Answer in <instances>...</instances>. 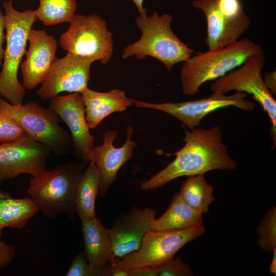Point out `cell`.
I'll return each mask as SVG.
<instances>
[{"label": "cell", "instance_id": "2", "mask_svg": "<svg viewBox=\"0 0 276 276\" xmlns=\"http://www.w3.org/2000/svg\"><path fill=\"white\" fill-rule=\"evenodd\" d=\"M172 20L170 14L159 15L156 11L149 16L136 17L135 24L142 32L141 37L125 47L122 59L133 56L138 60L152 57L163 63L169 71L177 63L187 60L195 51L173 32Z\"/></svg>", "mask_w": 276, "mask_h": 276}, {"label": "cell", "instance_id": "36", "mask_svg": "<svg viewBox=\"0 0 276 276\" xmlns=\"http://www.w3.org/2000/svg\"><path fill=\"white\" fill-rule=\"evenodd\" d=\"M11 1H12V0H11Z\"/></svg>", "mask_w": 276, "mask_h": 276}, {"label": "cell", "instance_id": "8", "mask_svg": "<svg viewBox=\"0 0 276 276\" xmlns=\"http://www.w3.org/2000/svg\"><path fill=\"white\" fill-rule=\"evenodd\" d=\"M265 56L261 50L249 57L237 69L235 68L217 79L211 85L213 93L225 94L231 90L250 94L262 106L271 122L270 135L276 143V101L266 86L262 76Z\"/></svg>", "mask_w": 276, "mask_h": 276}, {"label": "cell", "instance_id": "33", "mask_svg": "<svg viewBox=\"0 0 276 276\" xmlns=\"http://www.w3.org/2000/svg\"><path fill=\"white\" fill-rule=\"evenodd\" d=\"M132 1L136 6L140 13V15L143 17L147 16V13L143 7L144 0H132Z\"/></svg>", "mask_w": 276, "mask_h": 276}, {"label": "cell", "instance_id": "15", "mask_svg": "<svg viewBox=\"0 0 276 276\" xmlns=\"http://www.w3.org/2000/svg\"><path fill=\"white\" fill-rule=\"evenodd\" d=\"M156 211L136 206L116 217L109 229L115 258H121L137 250L145 234L151 231V222L156 218Z\"/></svg>", "mask_w": 276, "mask_h": 276}, {"label": "cell", "instance_id": "1", "mask_svg": "<svg viewBox=\"0 0 276 276\" xmlns=\"http://www.w3.org/2000/svg\"><path fill=\"white\" fill-rule=\"evenodd\" d=\"M185 130V145L172 154L174 160L163 170L141 184L143 190H153L181 176H191L215 170H233L237 162L227 152L222 141V131L219 125L208 129L200 127Z\"/></svg>", "mask_w": 276, "mask_h": 276}, {"label": "cell", "instance_id": "27", "mask_svg": "<svg viewBox=\"0 0 276 276\" xmlns=\"http://www.w3.org/2000/svg\"><path fill=\"white\" fill-rule=\"evenodd\" d=\"M65 275L101 276V274L89 265L83 251H81L73 259Z\"/></svg>", "mask_w": 276, "mask_h": 276}, {"label": "cell", "instance_id": "29", "mask_svg": "<svg viewBox=\"0 0 276 276\" xmlns=\"http://www.w3.org/2000/svg\"><path fill=\"white\" fill-rule=\"evenodd\" d=\"M2 235V232L0 230V268L10 264L16 255L15 248L1 240Z\"/></svg>", "mask_w": 276, "mask_h": 276}, {"label": "cell", "instance_id": "5", "mask_svg": "<svg viewBox=\"0 0 276 276\" xmlns=\"http://www.w3.org/2000/svg\"><path fill=\"white\" fill-rule=\"evenodd\" d=\"M84 164H60L31 177L27 193L45 217L52 219L66 214L74 218L75 193Z\"/></svg>", "mask_w": 276, "mask_h": 276}, {"label": "cell", "instance_id": "9", "mask_svg": "<svg viewBox=\"0 0 276 276\" xmlns=\"http://www.w3.org/2000/svg\"><path fill=\"white\" fill-rule=\"evenodd\" d=\"M59 42L67 53L103 64L112 56V34L105 20L96 14H75L68 29L60 36Z\"/></svg>", "mask_w": 276, "mask_h": 276}, {"label": "cell", "instance_id": "19", "mask_svg": "<svg viewBox=\"0 0 276 276\" xmlns=\"http://www.w3.org/2000/svg\"><path fill=\"white\" fill-rule=\"evenodd\" d=\"M81 95L89 129L96 128L110 114L123 111L133 104V99L127 97L124 90L118 88L103 93L87 87Z\"/></svg>", "mask_w": 276, "mask_h": 276}, {"label": "cell", "instance_id": "14", "mask_svg": "<svg viewBox=\"0 0 276 276\" xmlns=\"http://www.w3.org/2000/svg\"><path fill=\"white\" fill-rule=\"evenodd\" d=\"M133 131L131 126L127 127L126 140L120 147L113 145L118 131H107L103 135V144L94 146L88 155V162L93 160L95 163L100 174L99 195L101 198L105 196L115 181L119 169L133 156L134 149L137 147L136 142L131 140Z\"/></svg>", "mask_w": 276, "mask_h": 276}, {"label": "cell", "instance_id": "30", "mask_svg": "<svg viewBox=\"0 0 276 276\" xmlns=\"http://www.w3.org/2000/svg\"><path fill=\"white\" fill-rule=\"evenodd\" d=\"M130 276H158V266L144 267L129 270Z\"/></svg>", "mask_w": 276, "mask_h": 276}, {"label": "cell", "instance_id": "21", "mask_svg": "<svg viewBox=\"0 0 276 276\" xmlns=\"http://www.w3.org/2000/svg\"><path fill=\"white\" fill-rule=\"evenodd\" d=\"M201 224L202 214L187 204L177 192L166 212L151 222V227L155 231L178 230Z\"/></svg>", "mask_w": 276, "mask_h": 276}, {"label": "cell", "instance_id": "26", "mask_svg": "<svg viewBox=\"0 0 276 276\" xmlns=\"http://www.w3.org/2000/svg\"><path fill=\"white\" fill-rule=\"evenodd\" d=\"M27 136L21 126L10 116L0 112V143L14 141Z\"/></svg>", "mask_w": 276, "mask_h": 276}, {"label": "cell", "instance_id": "3", "mask_svg": "<svg viewBox=\"0 0 276 276\" xmlns=\"http://www.w3.org/2000/svg\"><path fill=\"white\" fill-rule=\"evenodd\" d=\"M12 1H4L6 45L0 72V95L13 105L22 104L26 88L18 79V71L24 55L29 33L37 20L35 10H16Z\"/></svg>", "mask_w": 276, "mask_h": 276}, {"label": "cell", "instance_id": "25", "mask_svg": "<svg viewBox=\"0 0 276 276\" xmlns=\"http://www.w3.org/2000/svg\"><path fill=\"white\" fill-rule=\"evenodd\" d=\"M256 231L259 237L258 245L267 252L276 250V209L267 211Z\"/></svg>", "mask_w": 276, "mask_h": 276}, {"label": "cell", "instance_id": "18", "mask_svg": "<svg viewBox=\"0 0 276 276\" xmlns=\"http://www.w3.org/2000/svg\"><path fill=\"white\" fill-rule=\"evenodd\" d=\"M84 250L89 265L101 276H106L108 268L115 260L109 229L97 217L82 222Z\"/></svg>", "mask_w": 276, "mask_h": 276}, {"label": "cell", "instance_id": "11", "mask_svg": "<svg viewBox=\"0 0 276 276\" xmlns=\"http://www.w3.org/2000/svg\"><path fill=\"white\" fill-rule=\"evenodd\" d=\"M246 93L237 91L230 96L213 93L206 98L179 103L168 102L157 104L133 99V103L138 107L166 112L192 130L200 127L201 121L206 116L220 108L234 106L246 111H252L256 104L246 99Z\"/></svg>", "mask_w": 276, "mask_h": 276}, {"label": "cell", "instance_id": "28", "mask_svg": "<svg viewBox=\"0 0 276 276\" xmlns=\"http://www.w3.org/2000/svg\"><path fill=\"white\" fill-rule=\"evenodd\" d=\"M159 276H191L193 275L190 265L184 262L180 257L158 266Z\"/></svg>", "mask_w": 276, "mask_h": 276}, {"label": "cell", "instance_id": "10", "mask_svg": "<svg viewBox=\"0 0 276 276\" xmlns=\"http://www.w3.org/2000/svg\"><path fill=\"white\" fill-rule=\"evenodd\" d=\"M192 5L205 16L209 50L236 42L251 24L241 0H193Z\"/></svg>", "mask_w": 276, "mask_h": 276}, {"label": "cell", "instance_id": "24", "mask_svg": "<svg viewBox=\"0 0 276 276\" xmlns=\"http://www.w3.org/2000/svg\"><path fill=\"white\" fill-rule=\"evenodd\" d=\"M39 2L36 15L45 26L70 23L77 7L76 0H39Z\"/></svg>", "mask_w": 276, "mask_h": 276}, {"label": "cell", "instance_id": "20", "mask_svg": "<svg viewBox=\"0 0 276 276\" xmlns=\"http://www.w3.org/2000/svg\"><path fill=\"white\" fill-rule=\"evenodd\" d=\"M100 176L95 163L83 170L78 182L75 196V212L81 221L96 217L95 201L99 193Z\"/></svg>", "mask_w": 276, "mask_h": 276}, {"label": "cell", "instance_id": "32", "mask_svg": "<svg viewBox=\"0 0 276 276\" xmlns=\"http://www.w3.org/2000/svg\"><path fill=\"white\" fill-rule=\"evenodd\" d=\"M264 81L272 94H276V72L275 71L264 74Z\"/></svg>", "mask_w": 276, "mask_h": 276}, {"label": "cell", "instance_id": "6", "mask_svg": "<svg viewBox=\"0 0 276 276\" xmlns=\"http://www.w3.org/2000/svg\"><path fill=\"white\" fill-rule=\"evenodd\" d=\"M0 112L13 118L29 139L57 155L68 153L74 147L71 134L60 125L61 119L50 107H43L35 101L13 105L0 98Z\"/></svg>", "mask_w": 276, "mask_h": 276}, {"label": "cell", "instance_id": "4", "mask_svg": "<svg viewBox=\"0 0 276 276\" xmlns=\"http://www.w3.org/2000/svg\"><path fill=\"white\" fill-rule=\"evenodd\" d=\"M262 47L247 38L223 48L198 52L183 62L180 78L183 94L197 95L205 82L215 80L242 65Z\"/></svg>", "mask_w": 276, "mask_h": 276}, {"label": "cell", "instance_id": "12", "mask_svg": "<svg viewBox=\"0 0 276 276\" xmlns=\"http://www.w3.org/2000/svg\"><path fill=\"white\" fill-rule=\"evenodd\" d=\"M93 62L68 53L62 58L56 57L37 91V96L45 100L63 91L81 94L88 87Z\"/></svg>", "mask_w": 276, "mask_h": 276}, {"label": "cell", "instance_id": "35", "mask_svg": "<svg viewBox=\"0 0 276 276\" xmlns=\"http://www.w3.org/2000/svg\"><path fill=\"white\" fill-rule=\"evenodd\" d=\"M11 197V195L7 192L2 191L0 189V199L8 198Z\"/></svg>", "mask_w": 276, "mask_h": 276}, {"label": "cell", "instance_id": "23", "mask_svg": "<svg viewBox=\"0 0 276 276\" xmlns=\"http://www.w3.org/2000/svg\"><path fill=\"white\" fill-rule=\"evenodd\" d=\"M214 187L206 181L204 174L189 176L182 183L179 195L196 211L201 214L209 211V206L215 199Z\"/></svg>", "mask_w": 276, "mask_h": 276}, {"label": "cell", "instance_id": "13", "mask_svg": "<svg viewBox=\"0 0 276 276\" xmlns=\"http://www.w3.org/2000/svg\"><path fill=\"white\" fill-rule=\"evenodd\" d=\"M50 152L28 136L0 144V186L21 174L38 175L45 170Z\"/></svg>", "mask_w": 276, "mask_h": 276}, {"label": "cell", "instance_id": "17", "mask_svg": "<svg viewBox=\"0 0 276 276\" xmlns=\"http://www.w3.org/2000/svg\"><path fill=\"white\" fill-rule=\"evenodd\" d=\"M26 59L20 64L23 85L32 90L41 84L56 57L57 42L44 30L31 29Z\"/></svg>", "mask_w": 276, "mask_h": 276}, {"label": "cell", "instance_id": "16", "mask_svg": "<svg viewBox=\"0 0 276 276\" xmlns=\"http://www.w3.org/2000/svg\"><path fill=\"white\" fill-rule=\"evenodd\" d=\"M49 107L68 127L75 155L84 163L88 162V155L95 146L94 137L89 132L81 94L73 93L66 96L57 95L50 99Z\"/></svg>", "mask_w": 276, "mask_h": 276}, {"label": "cell", "instance_id": "22", "mask_svg": "<svg viewBox=\"0 0 276 276\" xmlns=\"http://www.w3.org/2000/svg\"><path fill=\"white\" fill-rule=\"evenodd\" d=\"M39 211L31 198L0 199V230L5 227L22 229Z\"/></svg>", "mask_w": 276, "mask_h": 276}, {"label": "cell", "instance_id": "31", "mask_svg": "<svg viewBox=\"0 0 276 276\" xmlns=\"http://www.w3.org/2000/svg\"><path fill=\"white\" fill-rule=\"evenodd\" d=\"M6 29V19L5 14H4L0 9V67L2 65L5 49L3 44L6 40V35L4 31Z\"/></svg>", "mask_w": 276, "mask_h": 276}, {"label": "cell", "instance_id": "34", "mask_svg": "<svg viewBox=\"0 0 276 276\" xmlns=\"http://www.w3.org/2000/svg\"><path fill=\"white\" fill-rule=\"evenodd\" d=\"M273 257L271 261V262L269 265V272L271 273L274 274L276 273V250H274L273 251Z\"/></svg>", "mask_w": 276, "mask_h": 276}, {"label": "cell", "instance_id": "7", "mask_svg": "<svg viewBox=\"0 0 276 276\" xmlns=\"http://www.w3.org/2000/svg\"><path fill=\"white\" fill-rule=\"evenodd\" d=\"M205 231L203 224L178 230L149 231L144 235L137 250L116 258L108 269L122 268L129 270L158 266L172 260L180 248L203 234Z\"/></svg>", "mask_w": 276, "mask_h": 276}]
</instances>
